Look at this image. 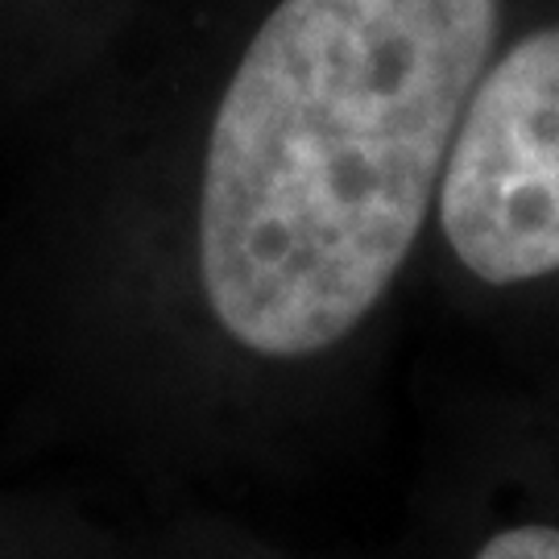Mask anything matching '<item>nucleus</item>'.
<instances>
[{
  "instance_id": "obj_3",
  "label": "nucleus",
  "mask_w": 559,
  "mask_h": 559,
  "mask_svg": "<svg viewBox=\"0 0 559 559\" xmlns=\"http://www.w3.org/2000/svg\"><path fill=\"white\" fill-rule=\"evenodd\" d=\"M477 559H559V531L556 526H510L477 551Z\"/></svg>"
},
{
  "instance_id": "obj_2",
  "label": "nucleus",
  "mask_w": 559,
  "mask_h": 559,
  "mask_svg": "<svg viewBox=\"0 0 559 559\" xmlns=\"http://www.w3.org/2000/svg\"><path fill=\"white\" fill-rule=\"evenodd\" d=\"M440 224L468 274H559V25L485 67L440 179Z\"/></svg>"
},
{
  "instance_id": "obj_1",
  "label": "nucleus",
  "mask_w": 559,
  "mask_h": 559,
  "mask_svg": "<svg viewBox=\"0 0 559 559\" xmlns=\"http://www.w3.org/2000/svg\"><path fill=\"white\" fill-rule=\"evenodd\" d=\"M498 38V0H282L207 138L200 278L228 340L336 348L381 302L440 195Z\"/></svg>"
}]
</instances>
